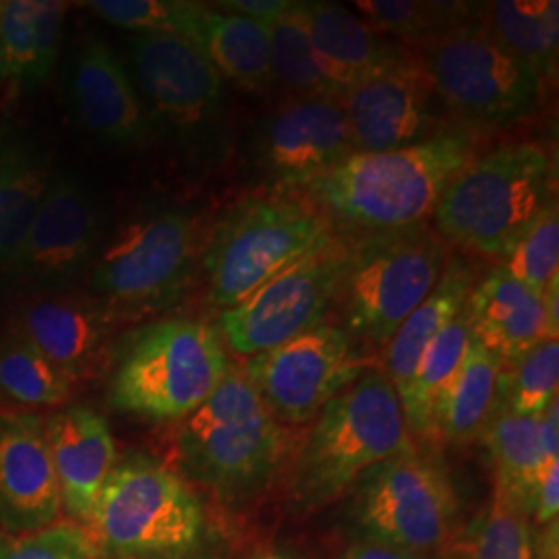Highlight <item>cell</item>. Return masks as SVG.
I'll return each instance as SVG.
<instances>
[{"mask_svg":"<svg viewBox=\"0 0 559 559\" xmlns=\"http://www.w3.org/2000/svg\"><path fill=\"white\" fill-rule=\"evenodd\" d=\"M468 131H441L415 145L353 152L297 189L325 221L365 233L420 226L450 180L477 156Z\"/></svg>","mask_w":559,"mask_h":559,"instance_id":"cell-1","label":"cell"},{"mask_svg":"<svg viewBox=\"0 0 559 559\" xmlns=\"http://www.w3.org/2000/svg\"><path fill=\"white\" fill-rule=\"evenodd\" d=\"M81 528L98 559H195L210 543L200 496L173 466L147 454L117 460Z\"/></svg>","mask_w":559,"mask_h":559,"instance_id":"cell-2","label":"cell"},{"mask_svg":"<svg viewBox=\"0 0 559 559\" xmlns=\"http://www.w3.org/2000/svg\"><path fill=\"white\" fill-rule=\"evenodd\" d=\"M286 448L288 429L272 417L242 369L230 365L212 396L180 420L173 456L182 479L233 501L263 489Z\"/></svg>","mask_w":559,"mask_h":559,"instance_id":"cell-3","label":"cell"},{"mask_svg":"<svg viewBox=\"0 0 559 559\" xmlns=\"http://www.w3.org/2000/svg\"><path fill=\"white\" fill-rule=\"evenodd\" d=\"M411 445L399 392L385 373H362L321 408L293 462V496L300 508L332 503Z\"/></svg>","mask_w":559,"mask_h":559,"instance_id":"cell-4","label":"cell"},{"mask_svg":"<svg viewBox=\"0 0 559 559\" xmlns=\"http://www.w3.org/2000/svg\"><path fill=\"white\" fill-rule=\"evenodd\" d=\"M554 160L535 141L508 143L468 162L441 193L433 221L441 239L500 258L551 201Z\"/></svg>","mask_w":559,"mask_h":559,"instance_id":"cell-5","label":"cell"},{"mask_svg":"<svg viewBox=\"0 0 559 559\" xmlns=\"http://www.w3.org/2000/svg\"><path fill=\"white\" fill-rule=\"evenodd\" d=\"M230 365L214 325L191 318L154 321L122 340L108 399L120 413L180 423L212 396Z\"/></svg>","mask_w":559,"mask_h":559,"instance_id":"cell-6","label":"cell"},{"mask_svg":"<svg viewBox=\"0 0 559 559\" xmlns=\"http://www.w3.org/2000/svg\"><path fill=\"white\" fill-rule=\"evenodd\" d=\"M332 235V224L295 198L239 201L203 240L210 300L221 311L233 309Z\"/></svg>","mask_w":559,"mask_h":559,"instance_id":"cell-7","label":"cell"},{"mask_svg":"<svg viewBox=\"0 0 559 559\" xmlns=\"http://www.w3.org/2000/svg\"><path fill=\"white\" fill-rule=\"evenodd\" d=\"M448 260L445 240L425 224L350 242L336 299L342 328L353 338L385 348L436 288Z\"/></svg>","mask_w":559,"mask_h":559,"instance_id":"cell-8","label":"cell"},{"mask_svg":"<svg viewBox=\"0 0 559 559\" xmlns=\"http://www.w3.org/2000/svg\"><path fill=\"white\" fill-rule=\"evenodd\" d=\"M203 251L200 222L182 207H156L127 222L90 267V288L117 318H138L175 302Z\"/></svg>","mask_w":559,"mask_h":559,"instance_id":"cell-9","label":"cell"},{"mask_svg":"<svg viewBox=\"0 0 559 559\" xmlns=\"http://www.w3.org/2000/svg\"><path fill=\"white\" fill-rule=\"evenodd\" d=\"M417 57L436 96L471 122L506 127L539 106V73L506 52L477 21L420 44Z\"/></svg>","mask_w":559,"mask_h":559,"instance_id":"cell-10","label":"cell"},{"mask_svg":"<svg viewBox=\"0 0 559 559\" xmlns=\"http://www.w3.org/2000/svg\"><path fill=\"white\" fill-rule=\"evenodd\" d=\"M355 516L367 539L431 556L456 533L459 498L440 460L413 443L362 477Z\"/></svg>","mask_w":559,"mask_h":559,"instance_id":"cell-11","label":"cell"},{"mask_svg":"<svg viewBox=\"0 0 559 559\" xmlns=\"http://www.w3.org/2000/svg\"><path fill=\"white\" fill-rule=\"evenodd\" d=\"M348 261L350 242L332 235L253 295L222 311V342L249 359L318 328L336 305Z\"/></svg>","mask_w":559,"mask_h":559,"instance_id":"cell-12","label":"cell"},{"mask_svg":"<svg viewBox=\"0 0 559 559\" xmlns=\"http://www.w3.org/2000/svg\"><path fill=\"white\" fill-rule=\"evenodd\" d=\"M124 67L158 133L187 150H205L221 133L224 80L191 41L133 34Z\"/></svg>","mask_w":559,"mask_h":559,"instance_id":"cell-13","label":"cell"},{"mask_svg":"<svg viewBox=\"0 0 559 559\" xmlns=\"http://www.w3.org/2000/svg\"><path fill=\"white\" fill-rule=\"evenodd\" d=\"M240 369L274 419L302 425L359 380L365 360L342 325L323 321L297 338L249 357Z\"/></svg>","mask_w":559,"mask_h":559,"instance_id":"cell-14","label":"cell"},{"mask_svg":"<svg viewBox=\"0 0 559 559\" xmlns=\"http://www.w3.org/2000/svg\"><path fill=\"white\" fill-rule=\"evenodd\" d=\"M100 245L98 203L80 179L57 173L4 274L34 295L62 293L90 272Z\"/></svg>","mask_w":559,"mask_h":559,"instance_id":"cell-15","label":"cell"},{"mask_svg":"<svg viewBox=\"0 0 559 559\" xmlns=\"http://www.w3.org/2000/svg\"><path fill=\"white\" fill-rule=\"evenodd\" d=\"M436 90L406 48L338 96L355 152H385L436 135Z\"/></svg>","mask_w":559,"mask_h":559,"instance_id":"cell-16","label":"cell"},{"mask_svg":"<svg viewBox=\"0 0 559 559\" xmlns=\"http://www.w3.org/2000/svg\"><path fill=\"white\" fill-rule=\"evenodd\" d=\"M353 152L338 98L290 96L261 119L253 138V162L288 191Z\"/></svg>","mask_w":559,"mask_h":559,"instance_id":"cell-17","label":"cell"},{"mask_svg":"<svg viewBox=\"0 0 559 559\" xmlns=\"http://www.w3.org/2000/svg\"><path fill=\"white\" fill-rule=\"evenodd\" d=\"M60 512L44 419L29 413L0 415V533H38L59 524Z\"/></svg>","mask_w":559,"mask_h":559,"instance_id":"cell-18","label":"cell"},{"mask_svg":"<svg viewBox=\"0 0 559 559\" xmlns=\"http://www.w3.org/2000/svg\"><path fill=\"white\" fill-rule=\"evenodd\" d=\"M71 102L81 124L106 145L140 150L156 140L124 62L100 38H85L73 57Z\"/></svg>","mask_w":559,"mask_h":559,"instance_id":"cell-19","label":"cell"},{"mask_svg":"<svg viewBox=\"0 0 559 559\" xmlns=\"http://www.w3.org/2000/svg\"><path fill=\"white\" fill-rule=\"evenodd\" d=\"M117 321L94 295L62 290L34 295L21 307L11 328L75 383L100 359Z\"/></svg>","mask_w":559,"mask_h":559,"instance_id":"cell-20","label":"cell"},{"mask_svg":"<svg viewBox=\"0 0 559 559\" xmlns=\"http://www.w3.org/2000/svg\"><path fill=\"white\" fill-rule=\"evenodd\" d=\"M44 433L59 483L62 510L85 526L100 498L102 487L117 464V445L100 413L69 406L44 419Z\"/></svg>","mask_w":559,"mask_h":559,"instance_id":"cell-21","label":"cell"},{"mask_svg":"<svg viewBox=\"0 0 559 559\" xmlns=\"http://www.w3.org/2000/svg\"><path fill=\"white\" fill-rule=\"evenodd\" d=\"M297 11L321 73L336 96L408 48L385 40L367 21L336 2H297Z\"/></svg>","mask_w":559,"mask_h":559,"instance_id":"cell-22","label":"cell"},{"mask_svg":"<svg viewBox=\"0 0 559 559\" xmlns=\"http://www.w3.org/2000/svg\"><path fill=\"white\" fill-rule=\"evenodd\" d=\"M466 309L473 336L501 362H512L540 340L551 338L543 295L524 286L503 265L475 282Z\"/></svg>","mask_w":559,"mask_h":559,"instance_id":"cell-23","label":"cell"},{"mask_svg":"<svg viewBox=\"0 0 559 559\" xmlns=\"http://www.w3.org/2000/svg\"><path fill=\"white\" fill-rule=\"evenodd\" d=\"M64 2L7 0L0 4V85L13 92L41 87L59 62Z\"/></svg>","mask_w":559,"mask_h":559,"instance_id":"cell-24","label":"cell"},{"mask_svg":"<svg viewBox=\"0 0 559 559\" xmlns=\"http://www.w3.org/2000/svg\"><path fill=\"white\" fill-rule=\"evenodd\" d=\"M473 286V265L462 258H450L436 288L406 318L385 346V378L394 385L400 399L406 394L429 344L466 307Z\"/></svg>","mask_w":559,"mask_h":559,"instance_id":"cell-25","label":"cell"},{"mask_svg":"<svg viewBox=\"0 0 559 559\" xmlns=\"http://www.w3.org/2000/svg\"><path fill=\"white\" fill-rule=\"evenodd\" d=\"M191 44L200 50L222 80L249 94H265L276 87L272 50L265 25L258 21L216 11L207 4L200 29Z\"/></svg>","mask_w":559,"mask_h":559,"instance_id":"cell-26","label":"cell"},{"mask_svg":"<svg viewBox=\"0 0 559 559\" xmlns=\"http://www.w3.org/2000/svg\"><path fill=\"white\" fill-rule=\"evenodd\" d=\"M50 177L38 145L13 127H0V270L20 251Z\"/></svg>","mask_w":559,"mask_h":559,"instance_id":"cell-27","label":"cell"},{"mask_svg":"<svg viewBox=\"0 0 559 559\" xmlns=\"http://www.w3.org/2000/svg\"><path fill=\"white\" fill-rule=\"evenodd\" d=\"M477 25L506 52L533 67L540 80L556 75L559 52L558 0L480 2Z\"/></svg>","mask_w":559,"mask_h":559,"instance_id":"cell-28","label":"cell"},{"mask_svg":"<svg viewBox=\"0 0 559 559\" xmlns=\"http://www.w3.org/2000/svg\"><path fill=\"white\" fill-rule=\"evenodd\" d=\"M539 419L516 415L496 402L480 436L496 464V483L528 516H533L540 477L554 464L543 450Z\"/></svg>","mask_w":559,"mask_h":559,"instance_id":"cell-29","label":"cell"},{"mask_svg":"<svg viewBox=\"0 0 559 559\" xmlns=\"http://www.w3.org/2000/svg\"><path fill=\"white\" fill-rule=\"evenodd\" d=\"M500 373V357L473 336L459 373L441 399L436 431L456 445L479 440L498 402Z\"/></svg>","mask_w":559,"mask_h":559,"instance_id":"cell-30","label":"cell"},{"mask_svg":"<svg viewBox=\"0 0 559 559\" xmlns=\"http://www.w3.org/2000/svg\"><path fill=\"white\" fill-rule=\"evenodd\" d=\"M471 338L473 328L468 320V309L464 307L425 350L415 378L406 394L400 399L413 440H431L438 433L436 417L441 399L454 376L459 373Z\"/></svg>","mask_w":559,"mask_h":559,"instance_id":"cell-31","label":"cell"},{"mask_svg":"<svg viewBox=\"0 0 559 559\" xmlns=\"http://www.w3.org/2000/svg\"><path fill=\"white\" fill-rule=\"evenodd\" d=\"M533 522L496 483L489 506L441 547V559H533Z\"/></svg>","mask_w":559,"mask_h":559,"instance_id":"cell-32","label":"cell"},{"mask_svg":"<svg viewBox=\"0 0 559 559\" xmlns=\"http://www.w3.org/2000/svg\"><path fill=\"white\" fill-rule=\"evenodd\" d=\"M71 392L73 383L20 332L9 328L0 336V400L40 408L64 404Z\"/></svg>","mask_w":559,"mask_h":559,"instance_id":"cell-33","label":"cell"},{"mask_svg":"<svg viewBox=\"0 0 559 559\" xmlns=\"http://www.w3.org/2000/svg\"><path fill=\"white\" fill-rule=\"evenodd\" d=\"M355 7L380 34L394 36L408 44H425L466 23H475L480 2L359 0Z\"/></svg>","mask_w":559,"mask_h":559,"instance_id":"cell-34","label":"cell"},{"mask_svg":"<svg viewBox=\"0 0 559 559\" xmlns=\"http://www.w3.org/2000/svg\"><path fill=\"white\" fill-rule=\"evenodd\" d=\"M272 50V69L276 85L295 98H338L334 87L321 73L307 29L297 11V2L280 17L265 25Z\"/></svg>","mask_w":559,"mask_h":559,"instance_id":"cell-35","label":"cell"},{"mask_svg":"<svg viewBox=\"0 0 559 559\" xmlns=\"http://www.w3.org/2000/svg\"><path fill=\"white\" fill-rule=\"evenodd\" d=\"M559 340L545 338L512 362H501L498 404L526 417H540L558 399Z\"/></svg>","mask_w":559,"mask_h":559,"instance_id":"cell-36","label":"cell"},{"mask_svg":"<svg viewBox=\"0 0 559 559\" xmlns=\"http://www.w3.org/2000/svg\"><path fill=\"white\" fill-rule=\"evenodd\" d=\"M87 7L120 29L187 41L195 38L207 13V4L191 0H96Z\"/></svg>","mask_w":559,"mask_h":559,"instance_id":"cell-37","label":"cell"},{"mask_svg":"<svg viewBox=\"0 0 559 559\" xmlns=\"http://www.w3.org/2000/svg\"><path fill=\"white\" fill-rule=\"evenodd\" d=\"M501 261L524 286L539 295L547 293L551 282L559 278L558 201L551 200L540 210Z\"/></svg>","mask_w":559,"mask_h":559,"instance_id":"cell-38","label":"cell"},{"mask_svg":"<svg viewBox=\"0 0 559 559\" xmlns=\"http://www.w3.org/2000/svg\"><path fill=\"white\" fill-rule=\"evenodd\" d=\"M0 559H98L80 524H55L11 540Z\"/></svg>","mask_w":559,"mask_h":559,"instance_id":"cell-39","label":"cell"},{"mask_svg":"<svg viewBox=\"0 0 559 559\" xmlns=\"http://www.w3.org/2000/svg\"><path fill=\"white\" fill-rule=\"evenodd\" d=\"M559 516V462H554L540 477L535 506H533V526H547L558 522Z\"/></svg>","mask_w":559,"mask_h":559,"instance_id":"cell-40","label":"cell"},{"mask_svg":"<svg viewBox=\"0 0 559 559\" xmlns=\"http://www.w3.org/2000/svg\"><path fill=\"white\" fill-rule=\"evenodd\" d=\"M216 7L226 13H235L258 21L261 25H270L293 7V0H226L216 2Z\"/></svg>","mask_w":559,"mask_h":559,"instance_id":"cell-41","label":"cell"},{"mask_svg":"<svg viewBox=\"0 0 559 559\" xmlns=\"http://www.w3.org/2000/svg\"><path fill=\"white\" fill-rule=\"evenodd\" d=\"M340 559H431V556H423V554H415V551L402 549V547L390 545V543L365 537L359 543L350 545Z\"/></svg>","mask_w":559,"mask_h":559,"instance_id":"cell-42","label":"cell"},{"mask_svg":"<svg viewBox=\"0 0 559 559\" xmlns=\"http://www.w3.org/2000/svg\"><path fill=\"white\" fill-rule=\"evenodd\" d=\"M540 441L549 462L559 460V400L556 399L540 415Z\"/></svg>","mask_w":559,"mask_h":559,"instance_id":"cell-43","label":"cell"},{"mask_svg":"<svg viewBox=\"0 0 559 559\" xmlns=\"http://www.w3.org/2000/svg\"><path fill=\"white\" fill-rule=\"evenodd\" d=\"M533 559H559V522L533 533Z\"/></svg>","mask_w":559,"mask_h":559,"instance_id":"cell-44","label":"cell"},{"mask_svg":"<svg viewBox=\"0 0 559 559\" xmlns=\"http://www.w3.org/2000/svg\"><path fill=\"white\" fill-rule=\"evenodd\" d=\"M11 545V537H7V535H2L0 533V558H2V554L7 551V547Z\"/></svg>","mask_w":559,"mask_h":559,"instance_id":"cell-45","label":"cell"},{"mask_svg":"<svg viewBox=\"0 0 559 559\" xmlns=\"http://www.w3.org/2000/svg\"><path fill=\"white\" fill-rule=\"evenodd\" d=\"M255 559H290L286 558V556H282V554H276V551H267V554H261Z\"/></svg>","mask_w":559,"mask_h":559,"instance_id":"cell-46","label":"cell"},{"mask_svg":"<svg viewBox=\"0 0 559 559\" xmlns=\"http://www.w3.org/2000/svg\"><path fill=\"white\" fill-rule=\"evenodd\" d=\"M0 4H2V2H0Z\"/></svg>","mask_w":559,"mask_h":559,"instance_id":"cell-47","label":"cell"}]
</instances>
